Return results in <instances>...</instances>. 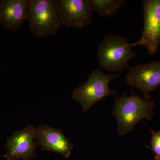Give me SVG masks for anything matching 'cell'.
<instances>
[{
	"label": "cell",
	"instance_id": "cell-5",
	"mask_svg": "<svg viewBox=\"0 0 160 160\" xmlns=\"http://www.w3.org/2000/svg\"><path fill=\"white\" fill-rule=\"evenodd\" d=\"M144 26L142 37L131 44L146 47L151 55H155L160 44V0L143 1Z\"/></svg>",
	"mask_w": 160,
	"mask_h": 160
},
{
	"label": "cell",
	"instance_id": "cell-11",
	"mask_svg": "<svg viewBox=\"0 0 160 160\" xmlns=\"http://www.w3.org/2000/svg\"><path fill=\"white\" fill-rule=\"evenodd\" d=\"M93 10L100 16L112 17L122 9L126 0H89Z\"/></svg>",
	"mask_w": 160,
	"mask_h": 160
},
{
	"label": "cell",
	"instance_id": "cell-10",
	"mask_svg": "<svg viewBox=\"0 0 160 160\" xmlns=\"http://www.w3.org/2000/svg\"><path fill=\"white\" fill-rule=\"evenodd\" d=\"M29 0L0 1V23L8 30L17 31L27 20Z\"/></svg>",
	"mask_w": 160,
	"mask_h": 160
},
{
	"label": "cell",
	"instance_id": "cell-9",
	"mask_svg": "<svg viewBox=\"0 0 160 160\" xmlns=\"http://www.w3.org/2000/svg\"><path fill=\"white\" fill-rule=\"evenodd\" d=\"M36 142L43 151L53 152L68 158L73 148V144L60 129L41 125L36 128Z\"/></svg>",
	"mask_w": 160,
	"mask_h": 160
},
{
	"label": "cell",
	"instance_id": "cell-12",
	"mask_svg": "<svg viewBox=\"0 0 160 160\" xmlns=\"http://www.w3.org/2000/svg\"><path fill=\"white\" fill-rule=\"evenodd\" d=\"M152 137L151 139V147L150 149L154 153V159L155 160H160V130L155 132L150 130Z\"/></svg>",
	"mask_w": 160,
	"mask_h": 160
},
{
	"label": "cell",
	"instance_id": "cell-1",
	"mask_svg": "<svg viewBox=\"0 0 160 160\" xmlns=\"http://www.w3.org/2000/svg\"><path fill=\"white\" fill-rule=\"evenodd\" d=\"M155 103L139 95L127 97L126 93L115 97L113 115L118 123V132L120 135L132 131L141 120H151L154 113Z\"/></svg>",
	"mask_w": 160,
	"mask_h": 160
},
{
	"label": "cell",
	"instance_id": "cell-8",
	"mask_svg": "<svg viewBox=\"0 0 160 160\" xmlns=\"http://www.w3.org/2000/svg\"><path fill=\"white\" fill-rule=\"evenodd\" d=\"M63 23L80 29L91 22L93 9L89 0H58Z\"/></svg>",
	"mask_w": 160,
	"mask_h": 160
},
{
	"label": "cell",
	"instance_id": "cell-4",
	"mask_svg": "<svg viewBox=\"0 0 160 160\" xmlns=\"http://www.w3.org/2000/svg\"><path fill=\"white\" fill-rule=\"evenodd\" d=\"M119 75L106 74L102 69H96L91 72L86 83L75 89L72 99L81 104L82 111L87 112L92 106L110 96H114L116 91L109 88L111 80Z\"/></svg>",
	"mask_w": 160,
	"mask_h": 160
},
{
	"label": "cell",
	"instance_id": "cell-3",
	"mask_svg": "<svg viewBox=\"0 0 160 160\" xmlns=\"http://www.w3.org/2000/svg\"><path fill=\"white\" fill-rule=\"evenodd\" d=\"M132 48L131 44L126 37L116 34L106 36L98 48V60L102 69L116 72L129 68L130 60L137 56Z\"/></svg>",
	"mask_w": 160,
	"mask_h": 160
},
{
	"label": "cell",
	"instance_id": "cell-6",
	"mask_svg": "<svg viewBox=\"0 0 160 160\" xmlns=\"http://www.w3.org/2000/svg\"><path fill=\"white\" fill-rule=\"evenodd\" d=\"M126 81L130 87L142 92L144 99L151 100L150 92L160 86V60L129 67Z\"/></svg>",
	"mask_w": 160,
	"mask_h": 160
},
{
	"label": "cell",
	"instance_id": "cell-7",
	"mask_svg": "<svg viewBox=\"0 0 160 160\" xmlns=\"http://www.w3.org/2000/svg\"><path fill=\"white\" fill-rule=\"evenodd\" d=\"M36 128L29 125L22 130L15 132L7 138V151L3 155L8 160H29L36 157Z\"/></svg>",
	"mask_w": 160,
	"mask_h": 160
},
{
	"label": "cell",
	"instance_id": "cell-2",
	"mask_svg": "<svg viewBox=\"0 0 160 160\" xmlns=\"http://www.w3.org/2000/svg\"><path fill=\"white\" fill-rule=\"evenodd\" d=\"M26 20L34 35L42 38L54 35L63 26L58 0H29Z\"/></svg>",
	"mask_w": 160,
	"mask_h": 160
}]
</instances>
